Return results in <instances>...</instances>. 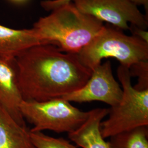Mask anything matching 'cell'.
Segmentation results:
<instances>
[{
	"mask_svg": "<svg viewBox=\"0 0 148 148\" xmlns=\"http://www.w3.org/2000/svg\"><path fill=\"white\" fill-rule=\"evenodd\" d=\"M16 61L24 101L62 98L81 88L92 73L81 63L77 54L64 52L49 44L27 49Z\"/></svg>",
	"mask_w": 148,
	"mask_h": 148,
	"instance_id": "6da1fadb",
	"label": "cell"
},
{
	"mask_svg": "<svg viewBox=\"0 0 148 148\" xmlns=\"http://www.w3.org/2000/svg\"><path fill=\"white\" fill-rule=\"evenodd\" d=\"M103 23L79 11L73 2L41 17L32 29L42 44L66 53L78 54L103 29Z\"/></svg>",
	"mask_w": 148,
	"mask_h": 148,
	"instance_id": "7a4b0ae2",
	"label": "cell"
},
{
	"mask_svg": "<svg viewBox=\"0 0 148 148\" xmlns=\"http://www.w3.org/2000/svg\"><path fill=\"white\" fill-rule=\"evenodd\" d=\"M80 62L93 71L102 59L114 58L130 68L133 64L148 60V43L121 30L105 26L101 32L77 54Z\"/></svg>",
	"mask_w": 148,
	"mask_h": 148,
	"instance_id": "3957f363",
	"label": "cell"
},
{
	"mask_svg": "<svg viewBox=\"0 0 148 148\" xmlns=\"http://www.w3.org/2000/svg\"><path fill=\"white\" fill-rule=\"evenodd\" d=\"M117 75L122 89L121 100L109 109V117L101 123L104 139L141 126H148V90H138L131 83L129 68L120 65Z\"/></svg>",
	"mask_w": 148,
	"mask_h": 148,
	"instance_id": "277c9868",
	"label": "cell"
},
{
	"mask_svg": "<svg viewBox=\"0 0 148 148\" xmlns=\"http://www.w3.org/2000/svg\"><path fill=\"white\" fill-rule=\"evenodd\" d=\"M23 118L33 125L30 132L52 131L73 132L86 120L88 111H81L62 98L45 101H23L21 105Z\"/></svg>",
	"mask_w": 148,
	"mask_h": 148,
	"instance_id": "5b68a950",
	"label": "cell"
},
{
	"mask_svg": "<svg viewBox=\"0 0 148 148\" xmlns=\"http://www.w3.org/2000/svg\"><path fill=\"white\" fill-rule=\"evenodd\" d=\"M79 11L117 29L129 30L130 25L144 29L148 27L147 18L130 0H73Z\"/></svg>",
	"mask_w": 148,
	"mask_h": 148,
	"instance_id": "8992f818",
	"label": "cell"
},
{
	"mask_svg": "<svg viewBox=\"0 0 148 148\" xmlns=\"http://www.w3.org/2000/svg\"><path fill=\"white\" fill-rule=\"evenodd\" d=\"M122 94L121 87L114 78L111 62L108 60L92 71L90 79L81 88L62 98L79 103L99 101L113 106L121 100Z\"/></svg>",
	"mask_w": 148,
	"mask_h": 148,
	"instance_id": "52a82bcc",
	"label": "cell"
},
{
	"mask_svg": "<svg viewBox=\"0 0 148 148\" xmlns=\"http://www.w3.org/2000/svg\"><path fill=\"white\" fill-rule=\"evenodd\" d=\"M23 101L16 58L0 57V105L18 123L27 126L21 111Z\"/></svg>",
	"mask_w": 148,
	"mask_h": 148,
	"instance_id": "ba28073f",
	"label": "cell"
},
{
	"mask_svg": "<svg viewBox=\"0 0 148 148\" xmlns=\"http://www.w3.org/2000/svg\"><path fill=\"white\" fill-rule=\"evenodd\" d=\"M108 114L109 109L106 108H96L88 111L85 122L77 130L68 133V138L81 148H109L101 132V123Z\"/></svg>",
	"mask_w": 148,
	"mask_h": 148,
	"instance_id": "9c48e42d",
	"label": "cell"
},
{
	"mask_svg": "<svg viewBox=\"0 0 148 148\" xmlns=\"http://www.w3.org/2000/svg\"><path fill=\"white\" fill-rule=\"evenodd\" d=\"M42 44L32 28L14 29L0 24V57L16 58L27 49Z\"/></svg>",
	"mask_w": 148,
	"mask_h": 148,
	"instance_id": "30bf717a",
	"label": "cell"
},
{
	"mask_svg": "<svg viewBox=\"0 0 148 148\" xmlns=\"http://www.w3.org/2000/svg\"><path fill=\"white\" fill-rule=\"evenodd\" d=\"M0 148H36L30 129L19 125L0 105Z\"/></svg>",
	"mask_w": 148,
	"mask_h": 148,
	"instance_id": "8fae6325",
	"label": "cell"
},
{
	"mask_svg": "<svg viewBox=\"0 0 148 148\" xmlns=\"http://www.w3.org/2000/svg\"><path fill=\"white\" fill-rule=\"evenodd\" d=\"M109 138V148H148V126L137 127Z\"/></svg>",
	"mask_w": 148,
	"mask_h": 148,
	"instance_id": "7c38bea8",
	"label": "cell"
},
{
	"mask_svg": "<svg viewBox=\"0 0 148 148\" xmlns=\"http://www.w3.org/2000/svg\"><path fill=\"white\" fill-rule=\"evenodd\" d=\"M32 142L36 148H77L63 138H54L42 132H30Z\"/></svg>",
	"mask_w": 148,
	"mask_h": 148,
	"instance_id": "4fadbf2b",
	"label": "cell"
},
{
	"mask_svg": "<svg viewBox=\"0 0 148 148\" xmlns=\"http://www.w3.org/2000/svg\"><path fill=\"white\" fill-rule=\"evenodd\" d=\"M131 77H138L137 83L133 87L138 90H148V60L133 64L129 68Z\"/></svg>",
	"mask_w": 148,
	"mask_h": 148,
	"instance_id": "5bb4252c",
	"label": "cell"
},
{
	"mask_svg": "<svg viewBox=\"0 0 148 148\" xmlns=\"http://www.w3.org/2000/svg\"><path fill=\"white\" fill-rule=\"evenodd\" d=\"M73 0H43L41 2V5L47 11H52L62 5L73 2Z\"/></svg>",
	"mask_w": 148,
	"mask_h": 148,
	"instance_id": "9a60e30c",
	"label": "cell"
},
{
	"mask_svg": "<svg viewBox=\"0 0 148 148\" xmlns=\"http://www.w3.org/2000/svg\"><path fill=\"white\" fill-rule=\"evenodd\" d=\"M129 30L131 32L132 36L148 43V32L146 31V29L134 25H130Z\"/></svg>",
	"mask_w": 148,
	"mask_h": 148,
	"instance_id": "2e32d148",
	"label": "cell"
},
{
	"mask_svg": "<svg viewBox=\"0 0 148 148\" xmlns=\"http://www.w3.org/2000/svg\"><path fill=\"white\" fill-rule=\"evenodd\" d=\"M136 5H143L145 9L148 11V0H130Z\"/></svg>",
	"mask_w": 148,
	"mask_h": 148,
	"instance_id": "e0dca14e",
	"label": "cell"
},
{
	"mask_svg": "<svg viewBox=\"0 0 148 148\" xmlns=\"http://www.w3.org/2000/svg\"><path fill=\"white\" fill-rule=\"evenodd\" d=\"M13 4H15L17 5H22L27 3L29 0H7Z\"/></svg>",
	"mask_w": 148,
	"mask_h": 148,
	"instance_id": "ac0fdd59",
	"label": "cell"
}]
</instances>
